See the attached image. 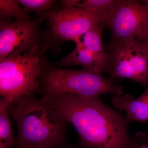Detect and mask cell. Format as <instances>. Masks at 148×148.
<instances>
[{"label":"cell","instance_id":"cell-4","mask_svg":"<svg viewBox=\"0 0 148 148\" xmlns=\"http://www.w3.org/2000/svg\"><path fill=\"white\" fill-rule=\"evenodd\" d=\"M43 98L64 94L99 96L103 94L121 95L123 88L112 79L86 70L53 69L44 72L40 79Z\"/></svg>","mask_w":148,"mask_h":148},{"label":"cell","instance_id":"cell-5","mask_svg":"<svg viewBox=\"0 0 148 148\" xmlns=\"http://www.w3.org/2000/svg\"><path fill=\"white\" fill-rule=\"evenodd\" d=\"M106 25L111 32L107 48L114 51L119 45L140 36L148 27V5L134 0H116Z\"/></svg>","mask_w":148,"mask_h":148},{"label":"cell","instance_id":"cell-1","mask_svg":"<svg viewBox=\"0 0 148 148\" xmlns=\"http://www.w3.org/2000/svg\"><path fill=\"white\" fill-rule=\"evenodd\" d=\"M62 118L73 125L79 137V148H135L138 134L128 130L125 115L106 105L99 96L69 94L43 98Z\"/></svg>","mask_w":148,"mask_h":148},{"label":"cell","instance_id":"cell-18","mask_svg":"<svg viewBox=\"0 0 148 148\" xmlns=\"http://www.w3.org/2000/svg\"><path fill=\"white\" fill-rule=\"evenodd\" d=\"M24 148H49L46 147H42V146H31V147H27Z\"/></svg>","mask_w":148,"mask_h":148},{"label":"cell","instance_id":"cell-12","mask_svg":"<svg viewBox=\"0 0 148 148\" xmlns=\"http://www.w3.org/2000/svg\"><path fill=\"white\" fill-rule=\"evenodd\" d=\"M10 103L5 98L0 99V148H10L17 146L10 119Z\"/></svg>","mask_w":148,"mask_h":148},{"label":"cell","instance_id":"cell-11","mask_svg":"<svg viewBox=\"0 0 148 148\" xmlns=\"http://www.w3.org/2000/svg\"><path fill=\"white\" fill-rule=\"evenodd\" d=\"M106 24H98L83 35L81 40L84 47L95 54L106 64L107 69L112 53L107 51L103 45L102 34Z\"/></svg>","mask_w":148,"mask_h":148},{"label":"cell","instance_id":"cell-7","mask_svg":"<svg viewBox=\"0 0 148 148\" xmlns=\"http://www.w3.org/2000/svg\"><path fill=\"white\" fill-rule=\"evenodd\" d=\"M51 32L65 40L73 41L95 26L106 24L108 17L76 7H63L47 14Z\"/></svg>","mask_w":148,"mask_h":148},{"label":"cell","instance_id":"cell-14","mask_svg":"<svg viewBox=\"0 0 148 148\" xmlns=\"http://www.w3.org/2000/svg\"><path fill=\"white\" fill-rule=\"evenodd\" d=\"M0 14L1 17L12 16L21 20H30V16L24 8H21L16 1L1 0Z\"/></svg>","mask_w":148,"mask_h":148},{"label":"cell","instance_id":"cell-17","mask_svg":"<svg viewBox=\"0 0 148 148\" xmlns=\"http://www.w3.org/2000/svg\"><path fill=\"white\" fill-rule=\"evenodd\" d=\"M137 38L142 42L148 53V27L144 33Z\"/></svg>","mask_w":148,"mask_h":148},{"label":"cell","instance_id":"cell-13","mask_svg":"<svg viewBox=\"0 0 148 148\" xmlns=\"http://www.w3.org/2000/svg\"><path fill=\"white\" fill-rule=\"evenodd\" d=\"M116 0H67L61 1L64 7L81 8L108 17Z\"/></svg>","mask_w":148,"mask_h":148},{"label":"cell","instance_id":"cell-2","mask_svg":"<svg viewBox=\"0 0 148 148\" xmlns=\"http://www.w3.org/2000/svg\"><path fill=\"white\" fill-rule=\"evenodd\" d=\"M10 109L18 129L17 148H75L68 142L70 123L42 98L35 94L26 95L11 104Z\"/></svg>","mask_w":148,"mask_h":148},{"label":"cell","instance_id":"cell-8","mask_svg":"<svg viewBox=\"0 0 148 148\" xmlns=\"http://www.w3.org/2000/svg\"><path fill=\"white\" fill-rule=\"evenodd\" d=\"M37 24L17 19L9 22L1 20L0 58H10L29 50L34 40Z\"/></svg>","mask_w":148,"mask_h":148},{"label":"cell","instance_id":"cell-3","mask_svg":"<svg viewBox=\"0 0 148 148\" xmlns=\"http://www.w3.org/2000/svg\"><path fill=\"white\" fill-rule=\"evenodd\" d=\"M45 49L34 45L20 55L1 59L0 95L10 105L26 95L41 92L40 79L46 65Z\"/></svg>","mask_w":148,"mask_h":148},{"label":"cell","instance_id":"cell-10","mask_svg":"<svg viewBox=\"0 0 148 148\" xmlns=\"http://www.w3.org/2000/svg\"><path fill=\"white\" fill-rule=\"evenodd\" d=\"M73 41L75 43V49L70 54L63 58L58 63L62 66L78 65L83 70L101 74L106 72L107 67L101 59L83 45L80 38L75 39Z\"/></svg>","mask_w":148,"mask_h":148},{"label":"cell","instance_id":"cell-16","mask_svg":"<svg viewBox=\"0 0 148 148\" xmlns=\"http://www.w3.org/2000/svg\"><path fill=\"white\" fill-rule=\"evenodd\" d=\"M139 135V143L135 148H148V140L145 133L138 132Z\"/></svg>","mask_w":148,"mask_h":148},{"label":"cell","instance_id":"cell-19","mask_svg":"<svg viewBox=\"0 0 148 148\" xmlns=\"http://www.w3.org/2000/svg\"><path fill=\"white\" fill-rule=\"evenodd\" d=\"M143 3L144 4L146 5H148V0H146V1H143Z\"/></svg>","mask_w":148,"mask_h":148},{"label":"cell","instance_id":"cell-6","mask_svg":"<svg viewBox=\"0 0 148 148\" xmlns=\"http://www.w3.org/2000/svg\"><path fill=\"white\" fill-rule=\"evenodd\" d=\"M111 53L106 73L112 78L129 79L148 85V53L138 38L121 43Z\"/></svg>","mask_w":148,"mask_h":148},{"label":"cell","instance_id":"cell-9","mask_svg":"<svg viewBox=\"0 0 148 148\" xmlns=\"http://www.w3.org/2000/svg\"><path fill=\"white\" fill-rule=\"evenodd\" d=\"M111 101L116 108L126 113L129 122L144 123L148 120V88L138 98L126 94L115 95Z\"/></svg>","mask_w":148,"mask_h":148},{"label":"cell","instance_id":"cell-15","mask_svg":"<svg viewBox=\"0 0 148 148\" xmlns=\"http://www.w3.org/2000/svg\"><path fill=\"white\" fill-rule=\"evenodd\" d=\"M16 1L22 5L26 11L37 12L47 10L54 2V1L51 0H17Z\"/></svg>","mask_w":148,"mask_h":148}]
</instances>
